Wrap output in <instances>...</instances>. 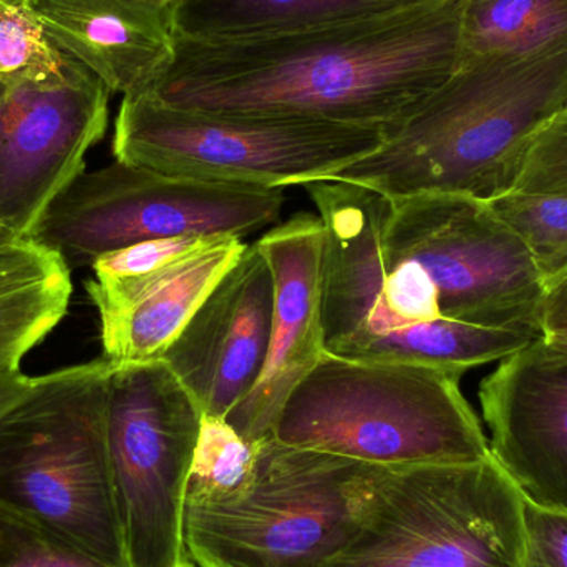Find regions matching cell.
Segmentation results:
<instances>
[{
	"instance_id": "9c48e42d",
	"label": "cell",
	"mask_w": 567,
	"mask_h": 567,
	"mask_svg": "<svg viewBox=\"0 0 567 567\" xmlns=\"http://www.w3.org/2000/svg\"><path fill=\"white\" fill-rule=\"evenodd\" d=\"M284 203L281 188L199 182L115 162L83 172L53 199L29 239L73 271L152 239H243L278 221Z\"/></svg>"
},
{
	"instance_id": "8992f818",
	"label": "cell",
	"mask_w": 567,
	"mask_h": 567,
	"mask_svg": "<svg viewBox=\"0 0 567 567\" xmlns=\"http://www.w3.org/2000/svg\"><path fill=\"white\" fill-rule=\"evenodd\" d=\"M245 495L186 499L185 533L196 567H320L359 525L383 466L258 442Z\"/></svg>"
},
{
	"instance_id": "603a6c76",
	"label": "cell",
	"mask_w": 567,
	"mask_h": 567,
	"mask_svg": "<svg viewBox=\"0 0 567 567\" xmlns=\"http://www.w3.org/2000/svg\"><path fill=\"white\" fill-rule=\"evenodd\" d=\"M0 567H110L45 526L0 505Z\"/></svg>"
},
{
	"instance_id": "4fadbf2b",
	"label": "cell",
	"mask_w": 567,
	"mask_h": 567,
	"mask_svg": "<svg viewBox=\"0 0 567 567\" xmlns=\"http://www.w3.org/2000/svg\"><path fill=\"white\" fill-rule=\"evenodd\" d=\"M272 307V272L255 243L163 355L203 415L228 419L255 389L268 357Z\"/></svg>"
},
{
	"instance_id": "cb8c5ba5",
	"label": "cell",
	"mask_w": 567,
	"mask_h": 567,
	"mask_svg": "<svg viewBox=\"0 0 567 567\" xmlns=\"http://www.w3.org/2000/svg\"><path fill=\"white\" fill-rule=\"evenodd\" d=\"M62 60L33 7L0 3V82L47 72Z\"/></svg>"
},
{
	"instance_id": "8fae6325",
	"label": "cell",
	"mask_w": 567,
	"mask_h": 567,
	"mask_svg": "<svg viewBox=\"0 0 567 567\" xmlns=\"http://www.w3.org/2000/svg\"><path fill=\"white\" fill-rule=\"evenodd\" d=\"M380 251L425 272L443 319L542 337L546 284L488 202L465 195L385 198Z\"/></svg>"
},
{
	"instance_id": "3957f363",
	"label": "cell",
	"mask_w": 567,
	"mask_h": 567,
	"mask_svg": "<svg viewBox=\"0 0 567 567\" xmlns=\"http://www.w3.org/2000/svg\"><path fill=\"white\" fill-rule=\"evenodd\" d=\"M326 229L327 352L359 362L419 363L465 373L535 342L526 330L445 320L425 272L380 251L385 196L339 179L303 183Z\"/></svg>"
},
{
	"instance_id": "ffe728a7",
	"label": "cell",
	"mask_w": 567,
	"mask_h": 567,
	"mask_svg": "<svg viewBox=\"0 0 567 567\" xmlns=\"http://www.w3.org/2000/svg\"><path fill=\"white\" fill-rule=\"evenodd\" d=\"M463 59L567 52V0H462Z\"/></svg>"
},
{
	"instance_id": "44dd1931",
	"label": "cell",
	"mask_w": 567,
	"mask_h": 567,
	"mask_svg": "<svg viewBox=\"0 0 567 567\" xmlns=\"http://www.w3.org/2000/svg\"><path fill=\"white\" fill-rule=\"evenodd\" d=\"M525 245L546 284L567 276V193L513 192L488 202Z\"/></svg>"
},
{
	"instance_id": "1f68e13d",
	"label": "cell",
	"mask_w": 567,
	"mask_h": 567,
	"mask_svg": "<svg viewBox=\"0 0 567 567\" xmlns=\"http://www.w3.org/2000/svg\"><path fill=\"white\" fill-rule=\"evenodd\" d=\"M16 239L20 238H16V236H13L12 233L7 231L6 228H2V226H0V246L9 245V243L16 241Z\"/></svg>"
},
{
	"instance_id": "ba28073f",
	"label": "cell",
	"mask_w": 567,
	"mask_h": 567,
	"mask_svg": "<svg viewBox=\"0 0 567 567\" xmlns=\"http://www.w3.org/2000/svg\"><path fill=\"white\" fill-rule=\"evenodd\" d=\"M320 567H525V498L493 455L389 468Z\"/></svg>"
},
{
	"instance_id": "4316f807",
	"label": "cell",
	"mask_w": 567,
	"mask_h": 567,
	"mask_svg": "<svg viewBox=\"0 0 567 567\" xmlns=\"http://www.w3.org/2000/svg\"><path fill=\"white\" fill-rule=\"evenodd\" d=\"M525 567H567V512L525 499Z\"/></svg>"
},
{
	"instance_id": "d6a6232c",
	"label": "cell",
	"mask_w": 567,
	"mask_h": 567,
	"mask_svg": "<svg viewBox=\"0 0 567 567\" xmlns=\"http://www.w3.org/2000/svg\"><path fill=\"white\" fill-rule=\"evenodd\" d=\"M0 3H13V6L35 7L37 0H0Z\"/></svg>"
},
{
	"instance_id": "52a82bcc",
	"label": "cell",
	"mask_w": 567,
	"mask_h": 567,
	"mask_svg": "<svg viewBox=\"0 0 567 567\" xmlns=\"http://www.w3.org/2000/svg\"><path fill=\"white\" fill-rule=\"evenodd\" d=\"M389 133L292 116L182 109L153 93L123 96L116 162L225 185L287 188L330 179Z\"/></svg>"
},
{
	"instance_id": "d4e9b609",
	"label": "cell",
	"mask_w": 567,
	"mask_h": 567,
	"mask_svg": "<svg viewBox=\"0 0 567 567\" xmlns=\"http://www.w3.org/2000/svg\"><path fill=\"white\" fill-rule=\"evenodd\" d=\"M218 238L223 236H175L138 243L102 256L99 261L93 262V276L122 279L150 275L206 248Z\"/></svg>"
},
{
	"instance_id": "e0dca14e",
	"label": "cell",
	"mask_w": 567,
	"mask_h": 567,
	"mask_svg": "<svg viewBox=\"0 0 567 567\" xmlns=\"http://www.w3.org/2000/svg\"><path fill=\"white\" fill-rule=\"evenodd\" d=\"M49 39L112 93L152 92L175 60L172 12L145 0H37Z\"/></svg>"
},
{
	"instance_id": "7a4b0ae2",
	"label": "cell",
	"mask_w": 567,
	"mask_h": 567,
	"mask_svg": "<svg viewBox=\"0 0 567 567\" xmlns=\"http://www.w3.org/2000/svg\"><path fill=\"white\" fill-rule=\"evenodd\" d=\"M567 110V52L463 59L380 148L330 179L385 198L515 189L535 136Z\"/></svg>"
},
{
	"instance_id": "4dcf8cb0",
	"label": "cell",
	"mask_w": 567,
	"mask_h": 567,
	"mask_svg": "<svg viewBox=\"0 0 567 567\" xmlns=\"http://www.w3.org/2000/svg\"><path fill=\"white\" fill-rule=\"evenodd\" d=\"M145 2L153 3V6L162 7V9L168 10L173 13L175 7L178 6L179 0H145Z\"/></svg>"
},
{
	"instance_id": "484cf974",
	"label": "cell",
	"mask_w": 567,
	"mask_h": 567,
	"mask_svg": "<svg viewBox=\"0 0 567 567\" xmlns=\"http://www.w3.org/2000/svg\"><path fill=\"white\" fill-rule=\"evenodd\" d=\"M515 189L567 193V110L555 116L533 140Z\"/></svg>"
},
{
	"instance_id": "d6986e66",
	"label": "cell",
	"mask_w": 567,
	"mask_h": 567,
	"mask_svg": "<svg viewBox=\"0 0 567 567\" xmlns=\"http://www.w3.org/2000/svg\"><path fill=\"white\" fill-rule=\"evenodd\" d=\"M439 0H179L176 37L238 39L355 22Z\"/></svg>"
},
{
	"instance_id": "5bb4252c",
	"label": "cell",
	"mask_w": 567,
	"mask_h": 567,
	"mask_svg": "<svg viewBox=\"0 0 567 567\" xmlns=\"http://www.w3.org/2000/svg\"><path fill=\"white\" fill-rule=\"evenodd\" d=\"M256 246L268 261L275 281L271 337L258 383L228 415V422L252 443L271 435L276 416L293 386L327 353L322 219L299 213L266 233Z\"/></svg>"
},
{
	"instance_id": "f546056e",
	"label": "cell",
	"mask_w": 567,
	"mask_h": 567,
	"mask_svg": "<svg viewBox=\"0 0 567 567\" xmlns=\"http://www.w3.org/2000/svg\"><path fill=\"white\" fill-rule=\"evenodd\" d=\"M533 347L546 359L567 362V322L558 329L543 332L542 337L533 342Z\"/></svg>"
},
{
	"instance_id": "7402d4cb",
	"label": "cell",
	"mask_w": 567,
	"mask_h": 567,
	"mask_svg": "<svg viewBox=\"0 0 567 567\" xmlns=\"http://www.w3.org/2000/svg\"><path fill=\"white\" fill-rule=\"evenodd\" d=\"M258 443L246 440L228 419L203 415L186 499L218 502L245 495L256 475Z\"/></svg>"
},
{
	"instance_id": "277c9868",
	"label": "cell",
	"mask_w": 567,
	"mask_h": 567,
	"mask_svg": "<svg viewBox=\"0 0 567 567\" xmlns=\"http://www.w3.org/2000/svg\"><path fill=\"white\" fill-rule=\"evenodd\" d=\"M462 375L327 352L293 386L269 436L383 468L478 462L492 450L460 390Z\"/></svg>"
},
{
	"instance_id": "7c38bea8",
	"label": "cell",
	"mask_w": 567,
	"mask_h": 567,
	"mask_svg": "<svg viewBox=\"0 0 567 567\" xmlns=\"http://www.w3.org/2000/svg\"><path fill=\"white\" fill-rule=\"evenodd\" d=\"M110 90L63 52L55 69L0 82V226L29 238L105 136Z\"/></svg>"
},
{
	"instance_id": "83f0119b",
	"label": "cell",
	"mask_w": 567,
	"mask_h": 567,
	"mask_svg": "<svg viewBox=\"0 0 567 567\" xmlns=\"http://www.w3.org/2000/svg\"><path fill=\"white\" fill-rule=\"evenodd\" d=\"M567 322V276L546 290L542 310V330L558 329Z\"/></svg>"
},
{
	"instance_id": "5b68a950",
	"label": "cell",
	"mask_w": 567,
	"mask_h": 567,
	"mask_svg": "<svg viewBox=\"0 0 567 567\" xmlns=\"http://www.w3.org/2000/svg\"><path fill=\"white\" fill-rule=\"evenodd\" d=\"M105 357L33 377L0 419V505L110 567H128L106 436Z\"/></svg>"
},
{
	"instance_id": "30bf717a",
	"label": "cell",
	"mask_w": 567,
	"mask_h": 567,
	"mask_svg": "<svg viewBox=\"0 0 567 567\" xmlns=\"http://www.w3.org/2000/svg\"><path fill=\"white\" fill-rule=\"evenodd\" d=\"M202 420L165 360L113 363L106 436L128 567H196L185 509Z\"/></svg>"
},
{
	"instance_id": "6da1fadb",
	"label": "cell",
	"mask_w": 567,
	"mask_h": 567,
	"mask_svg": "<svg viewBox=\"0 0 567 567\" xmlns=\"http://www.w3.org/2000/svg\"><path fill=\"white\" fill-rule=\"evenodd\" d=\"M462 0L296 32L176 37L156 99L182 109L292 116L393 132L463 60Z\"/></svg>"
},
{
	"instance_id": "2e32d148",
	"label": "cell",
	"mask_w": 567,
	"mask_h": 567,
	"mask_svg": "<svg viewBox=\"0 0 567 567\" xmlns=\"http://www.w3.org/2000/svg\"><path fill=\"white\" fill-rule=\"evenodd\" d=\"M248 245L223 236L159 271L85 282L100 319L103 357L112 363L163 359Z\"/></svg>"
},
{
	"instance_id": "ac0fdd59",
	"label": "cell",
	"mask_w": 567,
	"mask_h": 567,
	"mask_svg": "<svg viewBox=\"0 0 567 567\" xmlns=\"http://www.w3.org/2000/svg\"><path fill=\"white\" fill-rule=\"evenodd\" d=\"M70 296L72 271L56 252L29 238L0 246V377L20 372L66 316Z\"/></svg>"
},
{
	"instance_id": "9a60e30c",
	"label": "cell",
	"mask_w": 567,
	"mask_h": 567,
	"mask_svg": "<svg viewBox=\"0 0 567 567\" xmlns=\"http://www.w3.org/2000/svg\"><path fill=\"white\" fill-rule=\"evenodd\" d=\"M493 458L523 498L567 512V362L529 343L480 386Z\"/></svg>"
},
{
	"instance_id": "f1b7e54d",
	"label": "cell",
	"mask_w": 567,
	"mask_h": 567,
	"mask_svg": "<svg viewBox=\"0 0 567 567\" xmlns=\"http://www.w3.org/2000/svg\"><path fill=\"white\" fill-rule=\"evenodd\" d=\"M32 383V377L22 372L0 377V419L29 395Z\"/></svg>"
}]
</instances>
